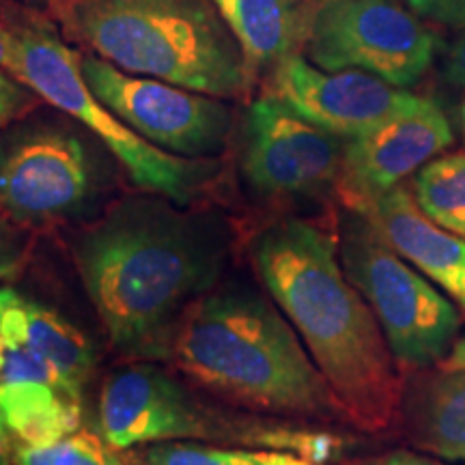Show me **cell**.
<instances>
[{"mask_svg":"<svg viewBox=\"0 0 465 465\" xmlns=\"http://www.w3.org/2000/svg\"><path fill=\"white\" fill-rule=\"evenodd\" d=\"M232 243L216 209L144 190L83 224L74 263L116 356L168 362L185 315L224 276Z\"/></svg>","mask_w":465,"mask_h":465,"instance_id":"6da1fadb","label":"cell"},{"mask_svg":"<svg viewBox=\"0 0 465 465\" xmlns=\"http://www.w3.org/2000/svg\"><path fill=\"white\" fill-rule=\"evenodd\" d=\"M252 263L347 420L364 431L391 429L403 405L397 360L342 270L339 240L311 220L282 218L254 237Z\"/></svg>","mask_w":465,"mask_h":465,"instance_id":"7a4b0ae2","label":"cell"},{"mask_svg":"<svg viewBox=\"0 0 465 465\" xmlns=\"http://www.w3.org/2000/svg\"><path fill=\"white\" fill-rule=\"evenodd\" d=\"M168 362L220 403L254 414L347 420L281 308L240 278L220 281L192 306Z\"/></svg>","mask_w":465,"mask_h":465,"instance_id":"3957f363","label":"cell"},{"mask_svg":"<svg viewBox=\"0 0 465 465\" xmlns=\"http://www.w3.org/2000/svg\"><path fill=\"white\" fill-rule=\"evenodd\" d=\"M74 42L127 74L220 100L250 91L252 72L213 0H52Z\"/></svg>","mask_w":465,"mask_h":465,"instance_id":"277c9868","label":"cell"},{"mask_svg":"<svg viewBox=\"0 0 465 465\" xmlns=\"http://www.w3.org/2000/svg\"><path fill=\"white\" fill-rule=\"evenodd\" d=\"M102 438L114 450L158 441L274 449L325 463L339 457V435L263 420L232 405L207 403L160 362H130L110 371L100 392Z\"/></svg>","mask_w":465,"mask_h":465,"instance_id":"5b68a950","label":"cell"},{"mask_svg":"<svg viewBox=\"0 0 465 465\" xmlns=\"http://www.w3.org/2000/svg\"><path fill=\"white\" fill-rule=\"evenodd\" d=\"M119 168L78 119L33 108L0 132V209L26 231L86 224L113 205Z\"/></svg>","mask_w":465,"mask_h":465,"instance_id":"8992f818","label":"cell"},{"mask_svg":"<svg viewBox=\"0 0 465 465\" xmlns=\"http://www.w3.org/2000/svg\"><path fill=\"white\" fill-rule=\"evenodd\" d=\"M14 54L7 72L25 83L39 100L67 113L95 134L119 160L138 190L158 192L182 205H196L220 174L216 160L173 155L138 136L132 127L93 95L80 69L78 50L42 11H20L7 17Z\"/></svg>","mask_w":465,"mask_h":465,"instance_id":"52a82bcc","label":"cell"},{"mask_svg":"<svg viewBox=\"0 0 465 465\" xmlns=\"http://www.w3.org/2000/svg\"><path fill=\"white\" fill-rule=\"evenodd\" d=\"M339 257L391 347L397 364L427 369L444 362L459 339L455 304L427 276L411 267L360 212L341 223Z\"/></svg>","mask_w":465,"mask_h":465,"instance_id":"ba28073f","label":"cell"},{"mask_svg":"<svg viewBox=\"0 0 465 465\" xmlns=\"http://www.w3.org/2000/svg\"><path fill=\"white\" fill-rule=\"evenodd\" d=\"M435 50V35L394 0H319L304 44L312 65L360 69L397 89L429 72Z\"/></svg>","mask_w":465,"mask_h":465,"instance_id":"9c48e42d","label":"cell"},{"mask_svg":"<svg viewBox=\"0 0 465 465\" xmlns=\"http://www.w3.org/2000/svg\"><path fill=\"white\" fill-rule=\"evenodd\" d=\"M80 69L93 95L158 149L216 160L229 144L232 113L220 97L127 74L95 54H83Z\"/></svg>","mask_w":465,"mask_h":465,"instance_id":"30bf717a","label":"cell"},{"mask_svg":"<svg viewBox=\"0 0 465 465\" xmlns=\"http://www.w3.org/2000/svg\"><path fill=\"white\" fill-rule=\"evenodd\" d=\"M342 153L345 138L306 121L272 93L243 116V182L265 201L308 199L336 188Z\"/></svg>","mask_w":465,"mask_h":465,"instance_id":"8fae6325","label":"cell"},{"mask_svg":"<svg viewBox=\"0 0 465 465\" xmlns=\"http://www.w3.org/2000/svg\"><path fill=\"white\" fill-rule=\"evenodd\" d=\"M450 121L438 102L418 97L410 108L345 141L339 190L347 209H360L397 188L450 147Z\"/></svg>","mask_w":465,"mask_h":465,"instance_id":"7c38bea8","label":"cell"},{"mask_svg":"<svg viewBox=\"0 0 465 465\" xmlns=\"http://www.w3.org/2000/svg\"><path fill=\"white\" fill-rule=\"evenodd\" d=\"M272 95L306 121L336 136H360L418 100L360 69L328 72L300 54L284 58L272 75Z\"/></svg>","mask_w":465,"mask_h":465,"instance_id":"4fadbf2b","label":"cell"},{"mask_svg":"<svg viewBox=\"0 0 465 465\" xmlns=\"http://www.w3.org/2000/svg\"><path fill=\"white\" fill-rule=\"evenodd\" d=\"M411 267L465 308V237L424 216L403 183L360 209Z\"/></svg>","mask_w":465,"mask_h":465,"instance_id":"5bb4252c","label":"cell"},{"mask_svg":"<svg viewBox=\"0 0 465 465\" xmlns=\"http://www.w3.org/2000/svg\"><path fill=\"white\" fill-rule=\"evenodd\" d=\"M0 336L45 360L65 383L67 392L83 401L95 366V351L72 322L14 287H0Z\"/></svg>","mask_w":465,"mask_h":465,"instance_id":"9a60e30c","label":"cell"},{"mask_svg":"<svg viewBox=\"0 0 465 465\" xmlns=\"http://www.w3.org/2000/svg\"><path fill=\"white\" fill-rule=\"evenodd\" d=\"M240 42L250 72L276 69L304 50L315 5L311 0H213Z\"/></svg>","mask_w":465,"mask_h":465,"instance_id":"2e32d148","label":"cell"},{"mask_svg":"<svg viewBox=\"0 0 465 465\" xmlns=\"http://www.w3.org/2000/svg\"><path fill=\"white\" fill-rule=\"evenodd\" d=\"M411 440L450 463H465V371L441 369L403 392Z\"/></svg>","mask_w":465,"mask_h":465,"instance_id":"e0dca14e","label":"cell"},{"mask_svg":"<svg viewBox=\"0 0 465 465\" xmlns=\"http://www.w3.org/2000/svg\"><path fill=\"white\" fill-rule=\"evenodd\" d=\"M83 401L44 381L0 386V418L17 449H42L80 431Z\"/></svg>","mask_w":465,"mask_h":465,"instance_id":"ac0fdd59","label":"cell"},{"mask_svg":"<svg viewBox=\"0 0 465 465\" xmlns=\"http://www.w3.org/2000/svg\"><path fill=\"white\" fill-rule=\"evenodd\" d=\"M414 199L424 216L441 229L465 237V153L440 155L414 177Z\"/></svg>","mask_w":465,"mask_h":465,"instance_id":"d6986e66","label":"cell"},{"mask_svg":"<svg viewBox=\"0 0 465 465\" xmlns=\"http://www.w3.org/2000/svg\"><path fill=\"white\" fill-rule=\"evenodd\" d=\"M132 457L143 465H325L287 450L201 441H158L134 449Z\"/></svg>","mask_w":465,"mask_h":465,"instance_id":"ffe728a7","label":"cell"},{"mask_svg":"<svg viewBox=\"0 0 465 465\" xmlns=\"http://www.w3.org/2000/svg\"><path fill=\"white\" fill-rule=\"evenodd\" d=\"M102 435L78 431L42 449H15L14 465H127Z\"/></svg>","mask_w":465,"mask_h":465,"instance_id":"44dd1931","label":"cell"},{"mask_svg":"<svg viewBox=\"0 0 465 465\" xmlns=\"http://www.w3.org/2000/svg\"><path fill=\"white\" fill-rule=\"evenodd\" d=\"M17 381H44L67 392L65 383L45 360L33 353L31 349L0 336V386Z\"/></svg>","mask_w":465,"mask_h":465,"instance_id":"7402d4cb","label":"cell"},{"mask_svg":"<svg viewBox=\"0 0 465 465\" xmlns=\"http://www.w3.org/2000/svg\"><path fill=\"white\" fill-rule=\"evenodd\" d=\"M28 232L0 209V281H9L25 265L28 254Z\"/></svg>","mask_w":465,"mask_h":465,"instance_id":"603a6c76","label":"cell"},{"mask_svg":"<svg viewBox=\"0 0 465 465\" xmlns=\"http://www.w3.org/2000/svg\"><path fill=\"white\" fill-rule=\"evenodd\" d=\"M39 95L33 93L25 83L0 69V132L20 119L22 114L37 108Z\"/></svg>","mask_w":465,"mask_h":465,"instance_id":"cb8c5ba5","label":"cell"},{"mask_svg":"<svg viewBox=\"0 0 465 465\" xmlns=\"http://www.w3.org/2000/svg\"><path fill=\"white\" fill-rule=\"evenodd\" d=\"M418 15L444 26L465 28V0H407Z\"/></svg>","mask_w":465,"mask_h":465,"instance_id":"d4e9b609","label":"cell"},{"mask_svg":"<svg viewBox=\"0 0 465 465\" xmlns=\"http://www.w3.org/2000/svg\"><path fill=\"white\" fill-rule=\"evenodd\" d=\"M353 465H450V461H444V459L440 461V459L422 457V455H416V452H407V450H392V452H386V455L364 459V461H358Z\"/></svg>","mask_w":465,"mask_h":465,"instance_id":"484cf974","label":"cell"},{"mask_svg":"<svg viewBox=\"0 0 465 465\" xmlns=\"http://www.w3.org/2000/svg\"><path fill=\"white\" fill-rule=\"evenodd\" d=\"M444 75L450 84L465 89V35L450 45L449 56H446Z\"/></svg>","mask_w":465,"mask_h":465,"instance_id":"4316f807","label":"cell"},{"mask_svg":"<svg viewBox=\"0 0 465 465\" xmlns=\"http://www.w3.org/2000/svg\"><path fill=\"white\" fill-rule=\"evenodd\" d=\"M11 54H14V37H11L7 17L0 15V69L5 72L11 65Z\"/></svg>","mask_w":465,"mask_h":465,"instance_id":"83f0119b","label":"cell"},{"mask_svg":"<svg viewBox=\"0 0 465 465\" xmlns=\"http://www.w3.org/2000/svg\"><path fill=\"white\" fill-rule=\"evenodd\" d=\"M15 441L5 427L3 418H0V465H14L15 463Z\"/></svg>","mask_w":465,"mask_h":465,"instance_id":"f1b7e54d","label":"cell"},{"mask_svg":"<svg viewBox=\"0 0 465 465\" xmlns=\"http://www.w3.org/2000/svg\"><path fill=\"white\" fill-rule=\"evenodd\" d=\"M441 364H444L441 369L465 371V332H463V336H459L457 342L450 349V353L446 356V360Z\"/></svg>","mask_w":465,"mask_h":465,"instance_id":"f546056e","label":"cell"},{"mask_svg":"<svg viewBox=\"0 0 465 465\" xmlns=\"http://www.w3.org/2000/svg\"><path fill=\"white\" fill-rule=\"evenodd\" d=\"M22 3L28 5V9L45 11V9H50V3H52V0H22Z\"/></svg>","mask_w":465,"mask_h":465,"instance_id":"4dcf8cb0","label":"cell"},{"mask_svg":"<svg viewBox=\"0 0 465 465\" xmlns=\"http://www.w3.org/2000/svg\"><path fill=\"white\" fill-rule=\"evenodd\" d=\"M459 121H461V132H463V138H465V100L461 104V110H459Z\"/></svg>","mask_w":465,"mask_h":465,"instance_id":"1f68e13d","label":"cell"},{"mask_svg":"<svg viewBox=\"0 0 465 465\" xmlns=\"http://www.w3.org/2000/svg\"><path fill=\"white\" fill-rule=\"evenodd\" d=\"M125 463H127V465H143V463H141V461H136V459H134V457H132V455H130V457H127V459H125Z\"/></svg>","mask_w":465,"mask_h":465,"instance_id":"d6a6232c","label":"cell"},{"mask_svg":"<svg viewBox=\"0 0 465 465\" xmlns=\"http://www.w3.org/2000/svg\"><path fill=\"white\" fill-rule=\"evenodd\" d=\"M311 3H312V5H317V3H319V0H311Z\"/></svg>","mask_w":465,"mask_h":465,"instance_id":"836d02e7","label":"cell"}]
</instances>
